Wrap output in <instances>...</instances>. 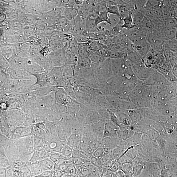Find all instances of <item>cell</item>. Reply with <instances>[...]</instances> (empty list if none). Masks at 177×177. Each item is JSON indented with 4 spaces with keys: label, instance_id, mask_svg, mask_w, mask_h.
Returning a JSON list of instances; mask_svg holds the SVG:
<instances>
[{
    "label": "cell",
    "instance_id": "17",
    "mask_svg": "<svg viewBox=\"0 0 177 177\" xmlns=\"http://www.w3.org/2000/svg\"><path fill=\"white\" fill-rule=\"evenodd\" d=\"M126 111L131 121L132 124L140 121L144 117L142 115L140 108H137Z\"/></svg>",
    "mask_w": 177,
    "mask_h": 177
},
{
    "label": "cell",
    "instance_id": "7",
    "mask_svg": "<svg viewBox=\"0 0 177 177\" xmlns=\"http://www.w3.org/2000/svg\"><path fill=\"white\" fill-rule=\"evenodd\" d=\"M130 95L152 98L151 92V86L148 85L143 82L138 81Z\"/></svg>",
    "mask_w": 177,
    "mask_h": 177
},
{
    "label": "cell",
    "instance_id": "29",
    "mask_svg": "<svg viewBox=\"0 0 177 177\" xmlns=\"http://www.w3.org/2000/svg\"><path fill=\"white\" fill-rule=\"evenodd\" d=\"M177 38H175L165 41L163 45L164 48H167L175 53L177 52Z\"/></svg>",
    "mask_w": 177,
    "mask_h": 177
},
{
    "label": "cell",
    "instance_id": "11",
    "mask_svg": "<svg viewBox=\"0 0 177 177\" xmlns=\"http://www.w3.org/2000/svg\"><path fill=\"white\" fill-rule=\"evenodd\" d=\"M129 97L130 101L137 108H145L151 106V101L152 98L135 96L130 95Z\"/></svg>",
    "mask_w": 177,
    "mask_h": 177
},
{
    "label": "cell",
    "instance_id": "39",
    "mask_svg": "<svg viewBox=\"0 0 177 177\" xmlns=\"http://www.w3.org/2000/svg\"><path fill=\"white\" fill-rule=\"evenodd\" d=\"M70 50L74 54L78 53V44L75 39H73L70 43Z\"/></svg>",
    "mask_w": 177,
    "mask_h": 177
},
{
    "label": "cell",
    "instance_id": "8",
    "mask_svg": "<svg viewBox=\"0 0 177 177\" xmlns=\"http://www.w3.org/2000/svg\"><path fill=\"white\" fill-rule=\"evenodd\" d=\"M144 82L147 85L151 86L157 85H168L172 82L167 81L163 75L155 70L148 79Z\"/></svg>",
    "mask_w": 177,
    "mask_h": 177
},
{
    "label": "cell",
    "instance_id": "27",
    "mask_svg": "<svg viewBox=\"0 0 177 177\" xmlns=\"http://www.w3.org/2000/svg\"><path fill=\"white\" fill-rule=\"evenodd\" d=\"M165 61L163 53L157 54L155 56L153 65L151 68L156 70L163 65Z\"/></svg>",
    "mask_w": 177,
    "mask_h": 177
},
{
    "label": "cell",
    "instance_id": "31",
    "mask_svg": "<svg viewBox=\"0 0 177 177\" xmlns=\"http://www.w3.org/2000/svg\"><path fill=\"white\" fill-rule=\"evenodd\" d=\"M73 151L72 148L66 143L63 146L60 153L63 157L68 159L72 157Z\"/></svg>",
    "mask_w": 177,
    "mask_h": 177
},
{
    "label": "cell",
    "instance_id": "40",
    "mask_svg": "<svg viewBox=\"0 0 177 177\" xmlns=\"http://www.w3.org/2000/svg\"><path fill=\"white\" fill-rule=\"evenodd\" d=\"M65 174L70 176L77 175V169L75 166L70 164Z\"/></svg>",
    "mask_w": 177,
    "mask_h": 177
},
{
    "label": "cell",
    "instance_id": "14",
    "mask_svg": "<svg viewBox=\"0 0 177 177\" xmlns=\"http://www.w3.org/2000/svg\"><path fill=\"white\" fill-rule=\"evenodd\" d=\"M126 59L131 65H139L144 64L142 58L134 50H131L127 53Z\"/></svg>",
    "mask_w": 177,
    "mask_h": 177
},
{
    "label": "cell",
    "instance_id": "37",
    "mask_svg": "<svg viewBox=\"0 0 177 177\" xmlns=\"http://www.w3.org/2000/svg\"><path fill=\"white\" fill-rule=\"evenodd\" d=\"M33 136V143L34 149L42 147L44 138L36 136Z\"/></svg>",
    "mask_w": 177,
    "mask_h": 177
},
{
    "label": "cell",
    "instance_id": "10",
    "mask_svg": "<svg viewBox=\"0 0 177 177\" xmlns=\"http://www.w3.org/2000/svg\"><path fill=\"white\" fill-rule=\"evenodd\" d=\"M150 32L144 30L137 26H135L129 30L123 31L126 36L132 42L136 38L142 36L146 37Z\"/></svg>",
    "mask_w": 177,
    "mask_h": 177
},
{
    "label": "cell",
    "instance_id": "45",
    "mask_svg": "<svg viewBox=\"0 0 177 177\" xmlns=\"http://www.w3.org/2000/svg\"><path fill=\"white\" fill-rule=\"evenodd\" d=\"M65 174L60 170L54 169L52 175V177H63Z\"/></svg>",
    "mask_w": 177,
    "mask_h": 177
},
{
    "label": "cell",
    "instance_id": "24",
    "mask_svg": "<svg viewBox=\"0 0 177 177\" xmlns=\"http://www.w3.org/2000/svg\"><path fill=\"white\" fill-rule=\"evenodd\" d=\"M144 15L141 11L136 9L132 14V25L135 26L139 24L143 19Z\"/></svg>",
    "mask_w": 177,
    "mask_h": 177
},
{
    "label": "cell",
    "instance_id": "36",
    "mask_svg": "<svg viewBox=\"0 0 177 177\" xmlns=\"http://www.w3.org/2000/svg\"><path fill=\"white\" fill-rule=\"evenodd\" d=\"M121 167V170L124 173L132 174L133 173V166L131 163L122 164Z\"/></svg>",
    "mask_w": 177,
    "mask_h": 177
},
{
    "label": "cell",
    "instance_id": "26",
    "mask_svg": "<svg viewBox=\"0 0 177 177\" xmlns=\"http://www.w3.org/2000/svg\"><path fill=\"white\" fill-rule=\"evenodd\" d=\"M40 165L45 171L54 170V164L53 162L48 158L35 162Z\"/></svg>",
    "mask_w": 177,
    "mask_h": 177
},
{
    "label": "cell",
    "instance_id": "15",
    "mask_svg": "<svg viewBox=\"0 0 177 177\" xmlns=\"http://www.w3.org/2000/svg\"><path fill=\"white\" fill-rule=\"evenodd\" d=\"M81 138V136L79 134H72L65 141L66 143L72 147L73 149L79 150Z\"/></svg>",
    "mask_w": 177,
    "mask_h": 177
},
{
    "label": "cell",
    "instance_id": "20",
    "mask_svg": "<svg viewBox=\"0 0 177 177\" xmlns=\"http://www.w3.org/2000/svg\"><path fill=\"white\" fill-rule=\"evenodd\" d=\"M136 26L148 32L151 31L155 29L153 22L145 16L142 21Z\"/></svg>",
    "mask_w": 177,
    "mask_h": 177
},
{
    "label": "cell",
    "instance_id": "47",
    "mask_svg": "<svg viewBox=\"0 0 177 177\" xmlns=\"http://www.w3.org/2000/svg\"><path fill=\"white\" fill-rule=\"evenodd\" d=\"M88 38L83 36H80L77 37V41L80 43H83L88 41Z\"/></svg>",
    "mask_w": 177,
    "mask_h": 177
},
{
    "label": "cell",
    "instance_id": "3",
    "mask_svg": "<svg viewBox=\"0 0 177 177\" xmlns=\"http://www.w3.org/2000/svg\"><path fill=\"white\" fill-rule=\"evenodd\" d=\"M140 109L144 117L154 121L160 124H166L169 120V118L162 115L158 110L151 106Z\"/></svg>",
    "mask_w": 177,
    "mask_h": 177
},
{
    "label": "cell",
    "instance_id": "38",
    "mask_svg": "<svg viewBox=\"0 0 177 177\" xmlns=\"http://www.w3.org/2000/svg\"><path fill=\"white\" fill-rule=\"evenodd\" d=\"M93 156L99 159L106 154L105 152L102 147L98 148L92 152V154Z\"/></svg>",
    "mask_w": 177,
    "mask_h": 177
},
{
    "label": "cell",
    "instance_id": "33",
    "mask_svg": "<svg viewBox=\"0 0 177 177\" xmlns=\"http://www.w3.org/2000/svg\"><path fill=\"white\" fill-rule=\"evenodd\" d=\"M151 140L156 141L161 136L159 133L155 129L148 131L144 133Z\"/></svg>",
    "mask_w": 177,
    "mask_h": 177
},
{
    "label": "cell",
    "instance_id": "19",
    "mask_svg": "<svg viewBox=\"0 0 177 177\" xmlns=\"http://www.w3.org/2000/svg\"><path fill=\"white\" fill-rule=\"evenodd\" d=\"M156 54L151 49L142 58V61L147 68H151L153 65Z\"/></svg>",
    "mask_w": 177,
    "mask_h": 177
},
{
    "label": "cell",
    "instance_id": "28",
    "mask_svg": "<svg viewBox=\"0 0 177 177\" xmlns=\"http://www.w3.org/2000/svg\"><path fill=\"white\" fill-rule=\"evenodd\" d=\"M135 133L134 131L128 129L124 130H119L117 136L123 141H125L130 139Z\"/></svg>",
    "mask_w": 177,
    "mask_h": 177
},
{
    "label": "cell",
    "instance_id": "44",
    "mask_svg": "<svg viewBox=\"0 0 177 177\" xmlns=\"http://www.w3.org/2000/svg\"><path fill=\"white\" fill-rule=\"evenodd\" d=\"M53 171V170L45 171L40 175L34 177H52Z\"/></svg>",
    "mask_w": 177,
    "mask_h": 177
},
{
    "label": "cell",
    "instance_id": "25",
    "mask_svg": "<svg viewBox=\"0 0 177 177\" xmlns=\"http://www.w3.org/2000/svg\"><path fill=\"white\" fill-rule=\"evenodd\" d=\"M165 151L173 154H177V140L166 141Z\"/></svg>",
    "mask_w": 177,
    "mask_h": 177
},
{
    "label": "cell",
    "instance_id": "22",
    "mask_svg": "<svg viewBox=\"0 0 177 177\" xmlns=\"http://www.w3.org/2000/svg\"><path fill=\"white\" fill-rule=\"evenodd\" d=\"M163 54L166 61L173 67L177 64V52L175 53L167 48H164Z\"/></svg>",
    "mask_w": 177,
    "mask_h": 177
},
{
    "label": "cell",
    "instance_id": "48",
    "mask_svg": "<svg viewBox=\"0 0 177 177\" xmlns=\"http://www.w3.org/2000/svg\"><path fill=\"white\" fill-rule=\"evenodd\" d=\"M177 64H175L172 69V72L173 75L176 77H177Z\"/></svg>",
    "mask_w": 177,
    "mask_h": 177
},
{
    "label": "cell",
    "instance_id": "5",
    "mask_svg": "<svg viewBox=\"0 0 177 177\" xmlns=\"http://www.w3.org/2000/svg\"><path fill=\"white\" fill-rule=\"evenodd\" d=\"M132 42L133 49L142 59L151 49L150 44L145 37L142 36L136 38Z\"/></svg>",
    "mask_w": 177,
    "mask_h": 177
},
{
    "label": "cell",
    "instance_id": "2",
    "mask_svg": "<svg viewBox=\"0 0 177 177\" xmlns=\"http://www.w3.org/2000/svg\"><path fill=\"white\" fill-rule=\"evenodd\" d=\"M65 144V141L61 140L57 136L45 135L43 140L42 147L48 152L57 153L61 152Z\"/></svg>",
    "mask_w": 177,
    "mask_h": 177
},
{
    "label": "cell",
    "instance_id": "1",
    "mask_svg": "<svg viewBox=\"0 0 177 177\" xmlns=\"http://www.w3.org/2000/svg\"><path fill=\"white\" fill-rule=\"evenodd\" d=\"M33 136H31L15 140L14 144L18 151L22 161H29L34 150Z\"/></svg>",
    "mask_w": 177,
    "mask_h": 177
},
{
    "label": "cell",
    "instance_id": "18",
    "mask_svg": "<svg viewBox=\"0 0 177 177\" xmlns=\"http://www.w3.org/2000/svg\"><path fill=\"white\" fill-rule=\"evenodd\" d=\"M120 124H121L128 127L130 126L132 124L131 121L126 111L120 110L116 115Z\"/></svg>",
    "mask_w": 177,
    "mask_h": 177
},
{
    "label": "cell",
    "instance_id": "9",
    "mask_svg": "<svg viewBox=\"0 0 177 177\" xmlns=\"http://www.w3.org/2000/svg\"><path fill=\"white\" fill-rule=\"evenodd\" d=\"M172 69L170 63L166 60L163 65L156 70L163 75L167 81L170 82H176L177 78L172 73Z\"/></svg>",
    "mask_w": 177,
    "mask_h": 177
},
{
    "label": "cell",
    "instance_id": "23",
    "mask_svg": "<svg viewBox=\"0 0 177 177\" xmlns=\"http://www.w3.org/2000/svg\"><path fill=\"white\" fill-rule=\"evenodd\" d=\"M107 12L100 13L95 19V25L96 27L100 24L103 22H106L108 24H112L111 20L108 17Z\"/></svg>",
    "mask_w": 177,
    "mask_h": 177
},
{
    "label": "cell",
    "instance_id": "4",
    "mask_svg": "<svg viewBox=\"0 0 177 177\" xmlns=\"http://www.w3.org/2000/svg\"><path fill=\"white\" fill-rule=\"evenodd\" d=\"M158 123L144 117L140 121L132 124L129 129L135 132L144 134L148 131L155 129Z\"/></svg>",
    "mask_w": 177,
    "mask_h": 177
},
{
    "label": "cell",
    "instance_id": "16",
    "mask_svg": "<svg viewBox=\"0 0 177 177\" xmlns=\"http://www.w3.org/2000/svg\"><path fill=\"white\" fill-rule=\"evenodd\" d=\"M165 41L177 38V28L165 27L159 31Z\"/></svg>",
    "mask_w": 177,
    "mask_h": 177
},
{
    "label": "cell",
    "instance_id": "6",
    "mask_svg": "<svg viewBox=\"0 0 177 177\" xmlns=\"http://www.w3.org/2000/svg\"><path fill=\"white\" fill-rule=\"evenodd\" d=\"M135 75L139 81L144 82L148 79L155 69L146 67L144 64L139 65H131Z\"/></svg>",
    "mask_w": 177,
    "mask_h": 177
},
{
    "label": "cell",
    "instance_id": "46",
    "mask_svg": "<svg viewBox=\"0 0 177 177\" xmlns=\"http://www.w3.org/2000/svg\"><path fill=\"white\" fill-rule=\"evenodd\" d=\"M89 161L95 167H98L99 166V162H98V159L93 156L91 157Z\"/></svg>",
    "mask_w": 177,
    "mask_h": 177
},
{
    "label": "cell",
    "instance_id": "43",
    "mask_svg": "<svg viewBox=\"0 0 177 177\" xmlns=\"http://www.w3.org/2000/svg\"><path fill=\"white\" fill-rule=\"evenodd\" d=\"M80 166L83 168H86L89 171L93 170L94 168V166L92 165L89 161H86L84 162Z\"/></svg>",
    "mask_w": 177,
    "mask_h": 177
},
{
    "label": "cell",
    "instance_id": "42",
    "mask_svg": "<svg viewBox=\"0 0 177 177\" xmlns=\"http://www.w3.org/2000/svg\"><path fill=\"white\" fill-rule=\"evenodd\" d=\"M70 164H71L63 163L56 167L55 168H54V169L60 170L65 174Z\"/></svg>",
    "mask_w": 177,
    "mask_h": 177
},
{
    "label": "cell",
    "instance_id": "41",
    "mask_svg": "<svg viewBox=\"0 0 177 177\" xmlns=\"http://www.w3.org/2000/svg\"><path fill=\"white\" fill-rule=\"evenodd\" d=\"M108 111L109 113L110 119L111 120L112 122L117 126L119 127L120 125L119 123L115 113L110 110H108Z\"/></svg>",
    "mask_w": 177,
    "mask_h": 177
},
{
    "label": "cell",
    "instance_id": "49",
    "mask_svg": "<svg viewBox=\"0 0 177 177\" xmlns=\"http://www.w3.org/2000/svg\"><path fill=\"white\" fill-rule=\"evenodd\" d=\"M63 177H71V176L65 174V175H64Z\"/></svg>",
    "mask_w": 177,
    "mask_h": 177
},
{
    "label": "cell",
    "instance_id": "13",
    "mask_svg": "<svg viewBox=\"0 0 177 177\" xmlns=\"http://www.w3.org/2000/svg\"><path fill=\"white\" fill-rule=\"evenodd\" d=\"M48 152L42 147L34 149L29 162L33 163L48 158Z\"/></svg>",
    "mask_w": 177,
    "mask_h": 177
},
{
    "label": "cell",
    "instance_id": "32",
    "mask_svg": "<svg viewBox=\"0 0 177 177\" xmlns=\"http://www.w3.org/2000/svg\"><path fill=\"white\" fill-rule=\"evenodd\" d=\"M122 21L124 22V23L121 26L122 29H125L128 31L135 27L132 25V15L123 19Z\"/></svg>",
    "mask_w": 177,
    "mask_h": 177
},
{
    "label": "cell",
    "instance_id": "21",
    "mask_svg": "<svg viewBox=\"0 0 177 177\" xmlns=\"http://www.w3.org/2000/svg\"><path fill=\"white\" fill-rule=\"evenodd\" d=\"M126 53L107 50L104 53V57L110 59H126Z\"/></svg>",
    "mask_w": 177,
    "mask_h": 177
},
{
    "label": "cell",
    "instance_id": "30",
    "mask_svg": "<svg viewBox=\"0 0 177 177\" xmlns=\"http://www.w3.org/2000/svg\"><path fill=\"white\" fill-rule=\"evenodd\" d=\"M78 13V10L73 7L67 8L65 13V17L69 20L72 21L74 19Z\"/></svg>",
    "mask_w": 177,
    "mask_h": 177
},
{
    "label": "cell",
    "instance_id": "34",
    "mask_svg": "<svg viewBox=\"0 0 177 177\" xmlns=\"http://www.w3.org/2000/svg\"><path fill=\"white\" fill-rule=\"evenodd\" d=\"M164 19L166 27L177 28V18L171 16Z\"/></svg>",
    "mask_w": 177,
    "mask_h": 177
},
{
    "label": "cell",
    "instance_id": "12",
    "mask_svg": "<svg viewBox=\"0 0 177 177\" xmlns=\"http://www.w3.org/2000/svg\"><path fill=\"white\" fill-rule=\"evenodd\" d=\"M119 130V127L113 124L112 122H106L103 131L102 139L107 137L117 136V132Z\"/></svg>",
    "mask_w": 177,
    "mask_h": 177
},
{
    "label": "cell",
    "instance_id": "35",
    "mask_svg": "<svg viewBox=\"0 0 177 177\" xmlns=\"http://www.w3.org/2000/svg\"><path fill=\"white\" fill-rule=\"evenodd\" d=\"M107 12L108 14L115 15L120 18V14L119 7L117 5H113L107 7Z\"/></svg>",
    "mask_w": 177,
    "mask_h": 177
}]
</instances>
